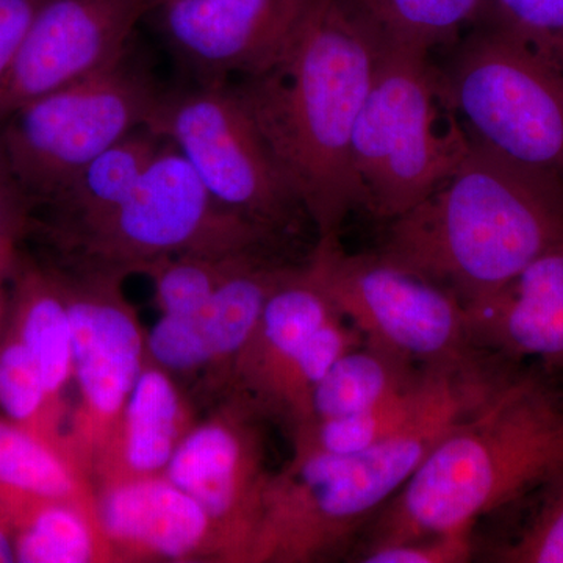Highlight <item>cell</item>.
I'll return each mask as SVG.
<instances>
[{
	"label": "cell",
	"mask_w": 563,
	"mask_h": 563,
	"mask_svg": "<svg viewBox=\"0 0 563 563\" xmlns=\"http://www.w3.org/2000/svg\"><path fill=\"white\" fill-rule=\"evenodd\" d=\"M380 46L339 0H320L290 46L262 73L228 81L290 181L318 242L339 240L361 207L352 135Z\"/></svg>",
	"instance_id": "6da1fadb"
},
{
	"label": "cell",
	"mask_w": 563,
	"mask_h": 563,
	"mask_svg": "<svg viewBox=\"0 0 563 563\" xmlns=\"http://www.w3.org/2000/svg\"><path fill=\"white\" fill-rule=\"evenodd\" d=\"M561 243L563 180L473 140L428 198L388 222L377 254L472 307Z\"/></svg>",
	"instance_id": "7a4b0ae2"
},
{
	"label": "cell",
	"mask_w": 563,
	"mask_h": 563,
	"mask_svg": "<svg viewBox=\"0 0 563 563\" xmlns=\"http://www.w3.org/2000/svg\"><path fill=\"white\" fill-rule=\"evenodd\" d=\"M562 468L561 399L536 377L512 374L433 444L385 504L373 544L473 531Z\"/></svg>",
	"instance_id": "3957f363"
},
{
	"label": "cell",
	"mask_w": 563,
	"mask_h": 563,
	"mask_svg": "<svg viewBox=\"0 0 563 563\" xmlns=\"http://www.w3.org/2000/svg\"><path fill=\"white\" fill-rule=\"evenodd\" d=\"M509 373L488 369L391 439L355 453L295 448L269 477L252 563L313 562L335 551L417 472L433 444Z\"/></svg>",
	"instance_id": "277c9868"
},
{
	"label": "cell",
	"mask_w": 563,
	"mask_h": 563,
	"mask_svg": "<svg viewBox=\"0 0 563 563\" xmlns=\"http://www.w3.org/2000/svg\"><path fill=\"white\" fill-rule=\"evenodd\" d=\"M472 141L431 54L380 47L352 135L362 209L385 222L401 217L457 168Z\"/></svg>",
	"instance_id": "5b68a950"
},
{
	"label": "cell",
	"mask_w": 563,
	"mask_h": 563,
	"mask_svg": "<svg viewBox=\"0 0 563 563\" xmlns=\"http://www.w3.org/2000/svg\"><path fill=\"white\" fill-rule=\"evenodd\" d=\"M279 235L222 206L172 141L120 209L44 258L76 272L128 277L179 255L265 251Z\"/></svg>",
	"instance_id": "8992f818"
},
{
	"label": "cell",
	"mask_w": 563,
	"mask_h": 563,
	"mask_svg": "<svg viewBox=\"0 0 563 563\" xmlns=\"http://www.w3.org/2000/svg\"><path fill=\"white\" fill-rule=\"evenodd\" d=\"M163 92L131 46L110 68L0 122V151L32 213L58 198L92 158L147 125Z\"/></svg>",
	"instance_id": "52a82bcc"
},
{
	"label": "cell",
	"mask_w": 563,
	"mask_h": 563,
	"mask_svg": "<svg viewBox=\"0 0 563 563\" xmlns=\"http://www.w3.org/2000/svg\"><path fill=\"white\" fill-rule=\"evenodd\" d=\"M442 68L473 140L563 180V66L488 21Z\"/></svg>",
	"instance_id": "ba28073f"
},
{
	"label": "cell",
	"mask_w": 563,
	"mask_h": 563,
	"mask_svg": "<svg viewBox=\"0 0 563 563\" xmlns=\"http://www.w3.org/2000/svg\"><path fill=\"white\" fill-rule=\"evenodd\" d=\"M307 273L366 343L421 368L468 369L477 357L465 303L440 285L379 254H347L318 242Z\"/></svg>",
	"instance_id": "9c48e42d"
},
{
	"label": "cell",
	"mask_w": 563,
	"mask_h": 563,
	"mask_svg": "<svg viewBox=\"0 0 563 563\" xmlns=\"http://www.w3.org/2000/svg\"><path fill=\"white\" fill-rule=\"evenodd\" d=\"M147 128L172 141L222 206L280 235L306 214L231 84L165 90Z\"/></svg>",
	"instance_id": "30bf717a"
},
{
	"label": "cell",
	"mask_w": 563,
	"mask_h": 563,
	"mask_svg": "<svg viewBox=\"0 0 563 563\" xmlns=\"http://www.w3.org/2000/svg\"><path fill=\"white\" fill-rule=\"evenodd\" d=\"M363 336L314 284L306 265L292 266L274 288L250 343L229 374V398L262 418L279 420L291 435L312 418L318 384Z\"/></svg>",
	"instance_id": "8fae6325"
},
{
	"label": "cell",
	"mask_w": 563,
	"mask_h": 563,
	"mask_svg": "<svg viewBox=\"0 0 563 563\" xmlns=\"http://www.w3.org/2000/svg\"><path fill=\"white\" fill-rule=\"evenodd\" d=\"M49 263L62 282L74 333L77 399L63 448L91 483L114 442L125 404L146 363L147 333L122 292L124 277Z\"/></svg>",
	"instance_id": "7c38bea8"
},
{
	"label": "cell",
	"mask_w": 563,
	"mask_h": 563,
	"mask_svg": "<svg viewBox=\"0 0 563 563\" xmlns=\"http://www.w3.org/2000/svg\"><path fill=\"white\" fill-rule=\"evenodd\" d=\"M261 415L235 398L196 422L165 476L199 503L217 526L225 562H251L261 528L269 473Z\"/></svg>",
	"instance_id": "4fadbf2b"
},
{
	"label": "cell",
	"mask_w": 563,
	"mask_h": 563,
	"mask_svg": "<svg viewBox=\"0 0 563 563\" xmlns=\"http://www.w3.org/2000/svg\"><path fill=\"white\" fill-rule=\"evenodd\" d=\"M150 13V0H43L0 84V122L120 62Z\"/></svg>",
	"instance_id": "5bb4252c"
},
{
	"label": "cell",
	"mask_w": 563,
	"mask_h": 563,
	"mask_svg": "<svg viewBox=\"0 0 563 563\" xmlns=\"http://www.w3.org/2000/svg\"><path fill=\"white\" fill-rule=\"evenodd\" d=\"M320 0H166L163 38L196 84H228L279 60ZM150 13V14H151Z\"/></svg>",
	"instance_id": "9a60e30c"
},
{
	"label": "cell",
	"mask_w": 563,
	"mask_h": 563,
	"mask_svg": "<svg viewBox=\"0 0 563 563\" xmlns=\"http://www.w3.org/2000/svg\"><path fill=\"white\" fill-rule=\"evenodd\" d=\"M95 512L111 562H225L217 526L165 474L95 485Z\"/></svg>",
	"instance_id": "2e32d148"
},
{
	"label": "cell",
	"mask_w": 563,
	"mask_h": 563,
	"mask_svg": "<svg viewBox=\"0 0 563 563\" xmlns=\"http://www.w3.org/2000/svg\"><path fill=\"white\" fill-rule=\"evenodd\" d=\"M466 310L479 346L563 368V243L536 258L498 295Z\"/></svg>",
	"instance_id": "e0dca14e"
},
{
	"label": "cell",
	"mask_w": 563,
	"mask_h": 563,
	"mask_svg": "<svg viewBox=\"0 0 563 563\" xmlns=\"http://www.w3.org/2000/svg\"><path fill=\"white\" fill-rule=\"evenodd\" d=\"M196 424L187 395L172 373L146 358L114 442L91 485L165 474L179 444Z\"/></svg>",
	"instance_id": "ac0fdd59"
},
{
	"label": "cell",
	"mask_w": 563,
	"mask_h": 563,
	"mask_svg": "<svg viewBox=\"0 0 563 563\" xmlns=\"http://www.w3.org/2000/svg\"><path fill=\"white\" fill-rule=\"evenodd\" d=\"M165 141L147 125L117 141L92 158L58 198L33 211L27 239L35 236L49 250L120 209Z\"/></svg>",
	"instance_id": "d6986e66"
},
{
	"label": "cell",
	"mask_w": 563,
	"mask_h": 563,
	"mask_svg": "<svg viewBox=\"0 0 563 563\" xmlns=\"http://www.w3.org/2000/svg\"><path fill=\"white\" fill-rule=\"evenodd\" d=\"M7 329L31 352L43 374L52 406L66 428L70 415L68 393L74 384L69 307L51 263L22 251L21 244L11 272Z\"/></svg>",
	"instance_id": "ffe728a7"
},
{
	"label": "cell",
	"mask_w": 563,
	"mask_h": 563,
	"mask_svg": "<svg viewBox=\"0 0 563 563\" xmlns=\"http://www.w3.org/2000/svg\"><path fill=\"white\" fill-rule=\"evenodd\" d=\"M292 266L269 261L263 251L247 252L218 285L209 303L196 314L210 354V377L225 387L274 288Z\"/></svg>",
	"instance_id": "44dd1931"
},
{
	"label": "cell",
	"mask_w": 563,
	"mask_h": 563,
	"mask_svg": "<svg viewBox=\"0 0 563 563\" xmlns=\"http://www.w3.org/2000/svg\"><path fill=\"white\" fill-rule=\"evenodd\" d=\"M41 499L92 503L95 488L60 448L0 417V515Z\"/></svg>",
	"instance_id": "7402d4cb"
},
{
	"label": "cell",
	"mask_w": 563,
	"mask_h": 563,
	"mask_svg": "<svg viewBox=\"0 0 563 563\" xmlns=\"http://www.w3.org/2000/svg\"><path fill=\"white\" fill-rule=\"evenodd\" d=\"M380 47L431 54L483 16L485 0H339Z\"/></svg>",
	"instance_id": "603a6c76"
},
{
	"label": "cell",
	"mask_w": 563,
	"mask_h": 563,
	"mask_svg": "<svg viewBox=\"0 0 563 563\" xmlns=\"http://www.w3.org/2000/svg\"><path fill=\"white\" fill-rule=\"evenodd\" d=\"M426 369L363 340L358 346L344 352L318 384L310 422L335 420L372 409L412 387L424 376Z\"/></svg>",
	"instance_id": "cb8c5ba5"
},
{
	"label": "cell",
	"mask_w": 563,
	"mask_h": 563,
	"mask_svg": "<svg viewBox=\"0 0 563 563\" xmlns=\"http://www.w3.org/2000/svg\"><path fill=\"white\" fill-rule=\"evenodd\" d=\"M21 563L111 562L95 512V501L41 499L10 521Z\"/></svg>",
	"instance_id": "d4e9b609"
},
{
	"label": "cell",
	"mask_w": 563,
	"mask_h": 563,
	"mask_svg": "<svg viewBox=\"0 0 563 563\" xmlns=\"http://www.w3.org/2000/svg\"><path fill=\"white\" fill-rule=\"evenodd\" d=\"M0 417L36 433L65 453V422L52 406L43 374L31 352L9 329L0 340Z\"/></svg>",
	"instance_id": "484cf974"
},
{
	"label": "cell",
	"mask_w": 563,
	"mask_h": 563,
	"mask_svg": "<svg viewBox=\"0 0 563 563\" xmlns=\"http://www.w3.org/2000/svg\"><path fill=\"white\" fill-rule=\"evenodd\" d=\"M244 254L247 252L179 255L154 263L143 274L154 282L155 301L162 314L191 317L209 303L218 285Z\"/></svg>",
	"instance_id": "4316f807"
},
{
	"label": "cell",
	"mask_w": 563,
	"mask_h": 563,
	"mask_svg": "<svg viewBox=\"0 0 563 563\" xmlns=\"http://www.w3.org/2000/svg\"><path fill=\"white\" fill-rule=\"evenodd\" d=\"M483 13L563 66V0H485Z\"/></svg>",
	"instance_id": "83f0119b"
},
{
	"label": "cell",
	"mask_w": 563,
	"mask_h": 563,
	"mask_svg": "<svg viewBox=\"0 0 563 563\" xmlns=\"http://www.w3.org/2000/svg\"><path fill=\"white\" fill-rule=\"evenodd\" d=\"M509 563H563V468L544 484L543 501L515 543L498 553Z\"/></svg>",
	"instance_id": "f1b7e54d"
},
{
	"label": "cell",
	"mask_w": 563,
	"mask_h": 563,
	"mask_svg": "<svg viewBox=\"0 0 563 563\" xmlns=\"http://www.w3.org/2000/svg\"><path fill=\"white\" fill-rule=\"evenodd\" d=\"M147 358L166 372L198 374L210 373V354L196 314L176 317L162 314L146 335Z\"/></svg>",
	"instance_id": "f546056e"
},
{
	"label": "cell",
	"mask_w": 563,
	"mask_h": 563,
	"mask_svg": "<svg viewBox=\"0 0 563 563\" xmlns=\"http://www.w3.org/2000/svg\"><path fill=\"white\" fill-rule=\"evenodd\" d=\"M472 529L407 542L376 543L363 555L366 563H462L470 561Z\"/></svg>",
	"instance_id": "4dcf8cb0"
},
{
	"label": "cell",
	"mask_w": 563,
	"mask_h": 563,
	"mask_svg": "<svg viewBox=\"0 0 563 563\" xmlns=\"http://www.w3.org/2000/svg\"><path fill=\"white\" fill-rule=\"evenodd\" d=\"M32 224V207L0 151V242L22 243Z\"/></svg>",
	"instance_id": "1f68e13d"
},
{
	"label": "cell",
	"mask_w": 563,
	"mask_h": 563,
	"mask_svg": "<svg viewBox=\"0 0 563 563\" xmlns=\"http://www.w3.org/2000/svg\"><path fill=\"white\" fill-rule=\"evenodd\" d=\"M43 0H0V84Z\"/></svg>",
	"instance_id": "d6a6232c"
},
{
	"label": "cell",
	"mask_w": 563,
	"mask_h": 563,
	"mask_svg": "<svg viewBox=\"0 0 563 563\" xmlns=\"http://www.w3.org/2000/svg\"><path fill=\"white\" fill-rule=\"evenodd\" d=\"M20 244L0 242V340L9 324L11 272Z\"/></svg>",
	"instance_id": "836d02e7"
},
{
	"label": "cell",
	"mask_w": 563,
	"mask_h": 563,
	"mask_svg": "<svg viewBox=\"0 0 563 563\" xmlns=\"http://www.w3.org/2000/svg\"><path fill=\"white\" fill-rule=\"evenodd\" d=\"M11 562H16L13 528H11L9 521L0 515V563Z\"/></svg>",
	"instance_id": "e575fe53"
},
{
	"label": "cell",
	"mask_w": 563,
	"mask_h": 563,
	"mask_svg": "<svg viewBox=\"0 0 563 563\" xmlns=\"http://www.w3.org/2000/svg\"><path fill=\"white\" fill-rule=\"evenodd\" d=\"M166 2V0H150L151 11L155 9V7L161 5V3Z\"/></svg>",
	"instance_id": "d590c367"
}]
</instances>
